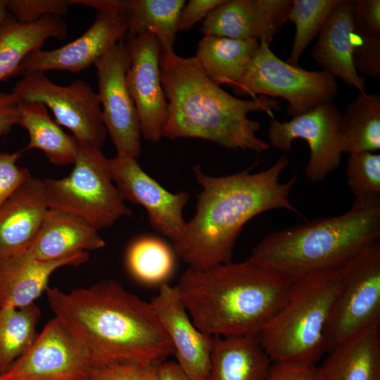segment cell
Returning <instances> with one entry per match:
<instances>
[{
	"label": "cell",
	"instance_id": "obj_34",
	"mask_svg": "<svg viewBox=\"0 0 380 380\" xmlns=\"http://www.w3.org/2000/svg\"><path fill=\"white\" fill-rule=\"evenodd\" d=\"M8 11L16 21L22 23L35 22L46 15L67 14L75 0H6Z\"/></svg>",
	"mask_w": 380,
	"mask_h": 380
},
{
	"label": "cell",
	"instance_id": "obj_44",
	"mask_svg": "<svg viewBox=\"0 0 380 380\" xmlns=\"http://www.w3.org/2000/svg\"><path fill=\"white\" fill-rule=\"evenodd\" d=\"M0 380H2V378H1V374L0 373Z\"/></svg>",
	"mask_w": 380,
	"mask_h": 380
},
{
	"label": "cell",
	"instance_id": "obj_11",
	"mask_svg": "<svg viewBox=\"0 0 380 380\" xmlns=\"http://www.w3.org/2000/svg\"><path fill=\"white\" fill-rule=\"evenodd\" d=\"M131 57L125 40L114 46L94 65L98 79V98L102 120L117 154L135 158L141 151V133L126 75Z\"/></svg>",
	"mask_w": 380,
	"mask_h": 380
},
{
	"label": "cell",
	"instance_id": "obj_25",
	"mask_svg": "<svg viewBox=\"0 0 380 380\" xmlns=\"http://www.w3.org/2000/svg\"><path fill=\"white\" fill-rule=\"evenodd\" d=\"M68 30L63 17L46 15L29 23L12 20L0 32V82L16 76L20 65L49 39L63 40Z\"/></svg>",
	"mask_w": 380,
	"mask_h": 380
},
{
	"label": "cell",
	"instance_id": "obj_41",
	"mask_svg": "<svg viewBox=\"0 0 380 380\" xmlns=\"http://www.w3.org/2000/svg\"><path fill=\"white\" fill-rule=\"evenodd\" d=\"M19 108L14 95L11 92L0 93V137L19 125Z\"/></svg>",
	"mask_w": 380,
	"mask_h": 380
},
{
	"label": "cell",
	"instance_id": "obj_39",
	"mask_svg": "<svg viewBox=\"0 0 380 380\" xmlns=\"http://www.w3.org/2000/svg\"><path fill=\"white\" fill-rule=\"evenodd\" d=\"M224 0H189L181 9L177 20L178 32L191 29L196 23L203 20L207 15Z\"/></svg>",
	"mask_w": 380,
	"mask_h": 380
},
{
	"label": "cell",
	"instance_id": "obj_13",
	"mask_svg": "<svg viewBox=\"0 0 380 380\" xmlns=\"http://www.w3.org/2000/svg\"><path fill=\"white\" fill-rule=\"evenodd\" d=\"M89 356L53 317L29 348L1 374L2 380H89Z\"/></svg>",
	"mask_w": 380,
	"mask_h": 380
},
{
	"label": "cell",
	"instance_id": "obj_3",
	"mask_svg": "<svg viewBox=\"0 0 380 380\" xmlns=\"http://www.w3.org/2000/svg\"><path fill=\"white\" fill-rule=\"evenodd\" d=\"M160 70L167 103L163 138L207 140L230 150L261 153L269 143L256 133L260 125L248 113L265 112L272 118L280 101L266 96L246 100L231 95L205 73L194 57L161 51Z\"/></svg>",
	"mask_w": 380,
	"mask_h": 380
},
{
	"label": "cell",
	"instance_id": "obj_2",
	"mask_svg": "<svg viewBox=\"0 0 380 380\" xmlns=\"http://www.w3.org/2000/svg\"><path fill=\"white\" fill-rule=\"evenodd\" d=\"M289 164L284 155L266 170L251 173L248 168L221 177L206 175L198 165L193 167L202 189L194 215L172 242L189 268L205 270L232 262L243 227L262 213L286 209L300 215L289 201L297 175L286 182L279 179Z\"/></svg>",
	"mask_w": 380,
	"mask_h": 380
},
{
	"label": "cell",
	"instance_id": "obj_17",
	"mask_svg": "<svg viewBox=\"0 0 380 380\" xmlns=\"http://www.w3.org/2000/svg\"><path fill=\"white\" fill-rule=\"evenodd\" d=\"M292 0H224L203 20L204 36L255 39L270 45L289 20Z\"/></svg>",
	"mask_w": 380,
	"mask_h": 380
},
{
	"label": "cell",
	"instance_id": "obj_23",
	"mask_svg": "<svg viewBox=\"0 0 380 380\" xmlns=\"http://www.w3.org/2000/svg\"><path fill=\"white\" fill-rule=\"evenodd\" d=\"M317 380H380L379 325L357 331L331 350Z\"/></svg>",
	"mask_w": 380,
	"mask_h": 380
},
{
	"label": "cell",
	"instance_id": "obj_12",
	"mask_svg": "<svg viewBox=\"0 0 380 380\" xmlns=\"http://www.w3.org/2000/svg\"><path fill=\"white\" fill-rule=\"evenodd\" d=\"M341 113L332 102H327L289 121L279 122L272 117L268 128L269 144L285 152L291 150L295 139L305 140L310 151L306 177L311 182H320L340 165Z\"/></svg>",
	"mask_w": 380,
	"mask_h": 380
},
{
	"label": "cell",
	"instance_id": "obj_20",
	"mask_svg": "<svg viewBox=\"0 0 380 380\" xmlns=\"http://www.w3.org/2000/svg\"><path fill=\"white\" fill-rule=\"evenodd\" d=\"M49 208L43 179L31 176L0 206V258L30 246Z\"/></svg>",
	"mask_w": 380,
	"mask_h": 380
},
{
	"label": "cell",
	"instance_id": "obj_22",
	"mask_svg": "<svg viewBox=\"0 0 380 380\" xmlns=\"http://www.w3.org/2000/svg\"><path fill=\"white\" fill-rule=\"evenodd\" d=\"M105 241L99 230L78 215L49 208L39 232L25 250L40 260H56L82 251L103 248Z\"/></svg>",
	"mask_w": 380,
	"mask_h": 380
},
{
	"label": "cell",
	"instance_id": "obj_9",
	"mask_svg": "<svg viewBox=\"0 0 380 380\" xmlns=\"http://www.w3.org/2000/svg\"><path fill=\"white\" fill-rule=\"evenodd\" d=\"M342 283L326 331L329 351L350 335L380 324V240L341 266Z\"/></svg>",
	"mask_w": 380,
	"mask_h": 380
},
{
	"label": "cell",
	"instance_id": "obj_29",
	"mask_svg": "<svg viewBox=\"0 0 380 380\" xmlns=\"http://www.w3.org/2000/svg\"><path fill=\"white\" fill-rule=\"evenodd\" d=\"M185 4L184 0L125 1L128 23L126 37L151 33L158 39L162 51H174L178 16Z\"/></svg>",
	"mask_w": 380,
	"mask_h": 380
},
{
	"label": "cell",
	"instance_id": "obj_43",
	"mask_svg": "<svg viewBox=\"0 0 380 380\" xmlns=\"http://www.w3.org/2000/svg\"><path fill=\"white\" fill-rule=\"evenodd\" d=\"M14 19L13 16L7 10L6 1L0 0V32Z\"/></svg>",
	"mask_w": 380,
	"mask_h": 380
},
{
	"label": "cell",
	"instance_id": "obj_10",
	"mask_svg": "<svg viewBox=\"0 0 380 380\" xmlns=\"http://www.w3.org/2000/svg\"><path fill=\"white\" fill-rule=\"evenodd\" d=\"M11 93L17 101L43 103L51 110L55 121L69 129L79 144L101 149L108 134L97 92L85 81L77 80L62 86L44 72H32L23 75Z\"/></svg>",
	"mask_w": 380,
	"mask_h": 380
},
{
	"label": "cell",
	"instance_id": "obj_21",
	"mask_svg": "<svg viewBox=\"0 0 380 380\" xmlns=\"http://www.w3.org/2000/svg\"><path fill=\"white\" fill-rule=\"evenodd\" d=\"M353 6V1L340 0L320 31L312 55L322 70L364 92L365 79L358 75L352 59L355 35Z\"/></svg>",
	"mask_w": 380,
	"mask_h": 380
},
{
	"label": "cell",
	"instance_id": "obj_19",
	"mask_svg": "<svg viewBox=\"0 0 380 380\" xmlns=\"http://www.w3.org/2000/svg\"><path fill=\"white\" fill-rule=\"evenodd\" d=\"M88 252L75 253L52 260H40L24 251L0 258V308H23L45 292L51 274L67 266L86 262Z\"/></svg>",
	"mask_w": 380,
	"mask_h": 380
},
{
	"label": "cell",
	"instance_id": "obj_35",
	"mask_svg": "<svg viewBox=\"0 0 380 380\" xmlns=\"http://www.w3.org/2000/svg\"><path fill=\"white\" fill-rule=\"evenodd\" d=\"M160 363H112L94 367L91 369L89 380H157Z\"/></svg>",
	"mask_w": 380,
	"mask_h": 380
},
{
	"label": "cell",
	"instance_id": "obj_27",
	"mask_svg": "<svg viewBox=\"0 0 380 380\" xmlns=\"http://www.w3.org/2000/svg\"><path fill=\"white\" fill-rule=\"evenodd\" d=\"M17 103L19 125L25 128L29 135L25 150H40L51 163L58 166L73 165L79 144L52 119L46 106L39 102Z\"/></svg>",
	"mask_w": 380,
	"mask_h": 380
},
{
	"label": "cell",
	"instance_id": "obj_30",
	"mask_svg": "<svg viewBox=\"0 0 380 380\" xmlns=\"http://www.w3.org/2000/svg\"><path fill=\"white\" fill-rule=\"evenodd\" d=\"M41 317L36 303L0 308V373L3 374L29 348L38 333Z\"/></svg>",
	"mask_w": 380,
	"mask_h": 380
},
{
	"label": "cell",
	"instance_id": "obj_8",
	"mask_svg": "<svg viewBox=\"0 0 380 380\" xmlns=\"http://www.w3.org/2000/svg\"><path fill=\"white\" fill-rule=\"evenodd\" d=\"M239 96L256 95L285 99L293 118L317 106L332 102L338 92L336 80L324 71H310L288 63L277 56L270 45L260 46L241 79L233 87Z\"/></svg>",
	"mask_w": 380,
	"mask_h": 380
},
{
	"label": "cell",
	"instance_id": "obj_5",
	"mask_svg": "<svg viewBox=\"0 0 380 380\" xmlns=\"http://www.w3.org/2000/svg\"><path fill=\"white\" fill-rule=\"evenodd\" d=\"M380 240V198L354 199L345 213L319 218L265 236L253 249L258 258L295 281L342 266Z\"/></svg>",
	"mask_w": 380,
	"mask_h": 380
},
{
	"label": "cell",
	"instance_id": "obj_31",
	"mask_svg": "<svg viewBox=\"0 0 380 380\" xmlns=\"http://www.w3.org/2000/svg\"><path fill=\"white\" fill-rule=\"evenodd\" d=\"M127 262L135 278L149 284L166 282L175 267L170 248L162 240L151 236L141 237L132 243Z\"/></svg>",
	"mask_w": 380,
	"mask_h": 380
},
{
	"label": "cell",
	"instance_id": "obj_38",
	"mask_svg": "<svg viewBox=\"0 0 380 380\" xmlns=\"http://www.w3.org/2000/svg\"><path fill=\"white\" fill-rule=\"evenodd\" d=\"M355 33L365 37H380V0L353 1Z\"/></svg>",
	"mask_w": 380,
	"mask_h": 380
},
{
	"label": "cell",
	"instance_id": "obj_16",
	"mask_svg": "<svg viewBox=\"0 0 380 380\" xmlns=\"http://www.w3.org/2000/svg\"><path fill=\"white\" fill-rule=\"evenodd\" d=\"M127 31L125 13L97 12L94 23L76 39L53 50L30 53L20 65L17 75L50 70L81 72L124 41Z\"/></svg>",
	"mask_w": 380,
	"mask_h": 380
},
{
	"label": "cell",
	"instance_id": "obj_37",
	"mask_svg": "<svg viewBox=\"0 0 380 380\" xmlns=\"http://www.w3.org/2000/svg\"><path fill=\"white\" fill-rule=\"evenodd\" d=\"M21 156V151L8 153L0 149V206L32 176L27 167L18 165Z\"/></svg>",
	"mask_w": 380,
	"mask_h": 380
},
{
	"label": "cell",
	"instance_id": "obj_33",
	"mask_svg": "<svg viewBox=\"0 0 380 380\" xmlns=\"http://www.w3.org/2000/svg\"><path fill=\"white\" fill-rule=\"evenodd\" d=\"M349 155L347 182L355 199L380 198V154L363 151Z\"/></svg>",
	"mask_w": 380,
	"mask_h": 380
},
{
	"label": "cell",
	"instance_id": "obj_7",
	"mask_svg": "<svg viewBox=\"0 0 380 380\" xmlns=\"http://www.w3.org/2000/svg\"><path fill=\"white\" fill-rule=\"evenodd\" d=\"M43 180L50 208L74 213L99 231L132 215L113 181L110 159L101 148L79 144L70 173Z\"/></svg>",
	"mask_w": 380,
	"mask_h": 380
},
{
	"label": "cell",
	"instance_id": "obj_1",
	"mask_svg": "<svg viewBox=\"0 0 380 380\" xmlns=\"http://www.w3.org/2000/svg\"><path fill=\"white\" fill-rule=\"evenodd\" d=\"M45 293L54 317L87 351L92 367L157 363L174 355L151 303L115 279L69 292L48 287Z\"/></svg>",
	"mask_w": 380,
	"mask_h": 380
},
{
	"label": "cell",
	"instance_id": "obj_15",
	"mask_svg": "<svg viewBox=\"0 0 380 380\" xmlns=\"http://www.w3.org/2000/svg\"><path fill=\"white\" fill-rule=\"evenodd\" d=\"M125 42L131 57L126 82L137 109L141 136L158 143L163 138L167 116L160 70L161 46L156 37L148 32L126 37Z\"/></svg>",
	"mask_w": 380,
	"mask_h": 380
},
{
	"label": "cell",
	"instance_id": "obj_42",
	"mask_svg": "<svg viewBox=\"0 0 380 380\" xmlns=\"http://www.w3.org/2000/svg\"><path fill=\"white\" fill-rule=\"evenodd\" d=\"M157 380H192L176 362L163 361L158 365Z\"/></svg>",
	"mask_w": 380,
	"mask_h": 380
},
{
	"label": "cell",
	"instance_id": "obj_18",
	"mask_svg": "<svg viewBox=\"0 0 380 380\" xmlns=\"http://www.w3.org/2000/svg\"><path fill=\"white\" fill-rule=\"evenodd\" d=\"M150 303L172 343L176 362L192 380H205L213 337L195 326L175 287L167 282L160 284Z\"/></svg>",
	"mask_w": 380,
	"mask_h": 380
},
{
	"label": "cell",
	"instance_id": "obj_32",
	"mask_svg": "<svg viewBox=\"0 0 380 380\" xmlns=\"http://www.w3.org/2000/svg\"><path fill=\"white\" fill-rule=\"evenodd\" d=\"M340 0H293L288 20L295 24L296 33L286 62L298 65L307 46L319 35Z\"/></svg>",
	"mask_w": 380,
	"mask_h": 380
},
{
	"label": "cell",
	"instance_id": "obj_40",
	"mask_svg": "<svg viewBox=\"0 0 380 380\" xmlns=\"http://www.w3.org/2000/svg\"><path fill=\"white\" fill-rule=\"evenodd\" d=\"M317 367L288 362H272L266 380H317Z\"/></svg>",
	"mask_w": 380,
	"mask_h": 380
},
{
	"label": "cell",
	"instance_id": "obj_4",
	"mask_svg": "<svg viewBox=\"0 0 380 380\" xmlns=\"http://www.w3.org/2000/svg\"><path fill=\"white\" fill-rule=\"evenodd\" d=\"M293 283L251 255L205 270L188 268L174 287L205 334L258 336L284 307Z\"/></svg>",
	"mask_w": 380,
	"mask_h": 380
},
{
	"label": "cell",
	"instance_id": "obj_24",
	"mask_svg": "<svg viewBox=\"0 0 380 380\" xmlns=\"http://www.w3.org/2000/svg\"><path fill=\"white\" fill-rule=\"evenodd\" d=\"M272 363L258 336L213 337L205 380H266Z\"/></svg>",
	"mask_w": 380,
	"mask_h": 380
},
{
	"label": "cell",
	"instance_id": "obj_28",
	"mask_svg": "<svg viewBox=\"0 0 380 380\" xmlns=\"http://www.w3.org/2000/svg\"><path fill=\"white\" fill-rule=\"evenodd\" d=\"M339 137L343 153L380 149V95L360 92L341 113Z\"/></svg>",
	"mask_w": 380,
	"mask_h": 380
},
{
	"label": "cell",
	"instance_id": "obj_36",
	"mask_svg": "<svg viewBox=\"0 0 380 380\" xmlns=\"http://www.w3.org/2000/svg\"><path fill=\"white\" fill-rule=\"evenodd\" d=\"M353 63L355 70L365 76L380 77V37H365L355 34Z\"/></svg>",
	"mask_w": 380,
	"mask_h": 380
},
{
	"label": "cell",
	"instance_id": "obj_26",
	"mask_svg": "<svg viewBox=\"0 0 380 380\" xmlns=\"http://www.w3.org/2000/svg\"><path fill=\"white\" fill-rule=\"evenodd\" d=\"M259 46L255 39L204 36L194 57L213 82L232 87L244 75Z\"/></svg>",
	"mask_w": 380,
	"mask_h": 380
},
{
	"label": "cell",
	"instance_id": "obj_14",
	"mask_svg": "<svg viewBox=\"0 0 380 380\" xmlns=\"http://www.w3.org/2000/svg\"><path fill=\"white\" fill-rule=\"evenodd\" d=\"M113 181L123 198L143 206L152 228L172 242L182 234L186 221L182 212L189 195L171 193L144 172L137 159L116 154L110 158Z\"/></svg>",
	"mask_w": 380,
	"mask_h": 380
},
{
	"label": "cell",
	"instance_id": "obj_6",
	"mask_svg": "<svg viewBox=\"0 0 380 380\" xmlns=\"http://www.w3.org/2000/svg\"><path fill=\"white\" fill-rule=\"evenodd\" d=\"M342 283L341 267L296 280L280 311L258 336L272 362L314 365L326 350V331Z\"/></svg>",
	"mask_w": 380,
	"mask_h": 380
}]
</instances>
